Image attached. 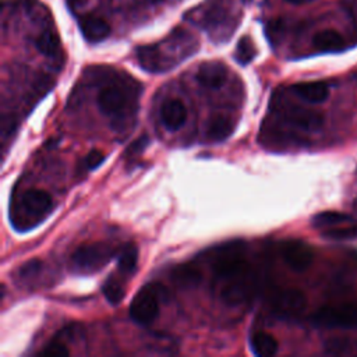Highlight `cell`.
<instances>
[{
    "label": "cell",
    "instance_id": "obj_1",
    "mask_svg": "<svg viewBox=\"0 0 357 357\" xmlns=\"http://www.w3.org/2000/svg\"><path fill=\"white\" fill-rule=\"evenodd\" d=\"M166 298V289L159 283L142 286L130 304V317L139 325L153 322L160 311V304Z\"/></svg>",
    "mask_w": 357,
    "mask_h": 357
},
{
    "label": "cell",
    "instance_id": "obj_2",
    "mask_svg": "<svg viewBox=\"0 0 357 357\" xmlns=\"http://www.w3.org/2000/svg\"><path fill=\"white\" fill-rule=\"evenodd\" d=\"M116 254V250L107 243H89L79 245L71 255L73 268L78 272L93 273L102 269Z\"/></svg>",
    "mask_w": 357,
    "mask_h": 357
},
{
    "label": "cell",
    "instance_id": "obj_3",
    "mask_svg": "<svg viewBox=\"0 0 357 357\" xmlns=\"http://www.w3.org/2000/svg\"><path fill=\"white\" fill-rule=\"evenodd\" d=\"M311 322L319 328L350 329L357 326V304L344 303L324 305L311 315Z\"/></svg>",
    "mask_w": 357,
    "mask_h": 357
},
{
    "label": "cell",
    "instance_id": "obj_4",
    "mask_svg": "<svg viewBox=\"0 0 357 357\" xmlns=\"http://www.w3.org/2000/svg\"><path fill=\"white\" fill-rule=\"evenodd\" d=\"M212 271L219 279L229 280V279L241 276L250 272L251 269L243 255L241 247L230 245V247H225L215 257L212 262Z\"/></svg>",
    "mask_w": 357,
    "mask_h": 357
},
{
    "label": "cell",
    "instance_id": "obj_5",
    "mask_svg": "<svg viewBox=\"0 0 357 357\" xmlns=\"http://www.w3.org/2000/svg\"><path fill=\"white\" fill-rule=\"evenodd\" d=\"M128 95L130 92L121 84H109L105 85L98 96L96 103L99 110L109 117H120L128 107Z\"/></svg>",
    "mask_w": 357,
    "mask_h": 357
},
{
    "label": "cell",
    "instance_id": "obj_6",
    "mask_svg": "<svg viewBox=\"0 0 357 357\" xmlns=\"http://www.w3.org/2000/svg\"><path fill=\"white\" fill-rule=\"evenodd\" d=\"M255 287L257 284L250 271L241 276L225 280L223 286L220 287V297L229 305H240L247 303L254 296Z\"/></svg>",
    "mask_w": 357,
    "mask_h": 357
},
{
    "label": "cell",
    "instance_id": "obj_7",
    "mask_svg": "<svg viewBox=\"0 0 357 357\" xmlns=\"http://www.w3.org/2000/svg\"><path fill=\"white\" fill-rule=\"evenodd\" d=\"M307 305L305 294L296 287L279 289L271 296V307L279 315H296Z\"/></svg>",
    "mask_w": 357,
    "mask_h": 357
},
{
    "label": "cell",
    "instance_id": "obj_8",
    "mask_svg": "<svg viewBox=\"0 0 357 357\" xmlns=\"http://www.w3.org/2000/svg\"><path fill=\"white\" fill-rule=\"evenodd\" d=\"M282 258L294 272H304L314 261L312 248L300 240H287L282 244Z\"/></svg>",
    "mask_w": 357,
    "mask_h": 357
},
{
    "label": "cell",
    "instance_id": "obj_9",
    "mask_svg": "<svg viewBox=\"0 0 357 357\" xmlns=\"http://www.w3.org/2000/svg\"><path fill=\"white\" fill-rule=\"evenodd\" d=\"M21 206L24 208L28 219L32 218V222L38 223L50 213L53 199L45 190H26L21 197Z\"/></svg>",
    "mask_w": 357,
    "mask_h": 357
},
{
    "label": "cell",
    "instance_id": "obj_10",
    "mask_svg": "<svg viewBox=\"0 0 357 357\" xmlns=\"http://www.w3.org/2000/svg\"><path fill=\"white\" fill-rule=\"evenodd\" d=\"M137 60L148 73H162L172 67L159 45H144L137 47Z\"/></svg>",
    "mask_w": 357,
    "mask_h": 357
},
{
    "label": "cell",
    "instance_id": "obj_11",
    "mask_svg": "<svg viewBox=\"0 0 357 357\" xmlns=\"http://www.w3.org/2000/svg\"><path fill=\"white\" fill-rule=\"evenodd\" d=\"M286 120L305 131H317L324 124V116L318 110L304 109L298 106H291L284 112Z\"/></svg>",
    "mask_w": 357,
    "mask_h": 357
},
{
    "label": "cell",
    "instance_id": "obj_12",
    "mask_svg": "<svg viewBox=\"0 0 357 357\" xmlns=\"http://www.w3.org/2000/svg\"><path fill=\"white\" fill-rule=\"evenodd\" d=\"M227 78V67L220 61H206L197 71V81L211 89L220 88Z\"/></svg>",
    "mask_w": 357,
    "mask_h": 357
},
{
    "label": "cell",
    "instance_id": "obj_13",
    "mask_svg": "<svg viewBox=\"0 0 357 357\" xmlns=\"http://www.w3.org/2000/svg\"><path fill=\"white\" fill-rule=\"evenodd\" d=\"M160 120L169 131L180 130L187 120V109L180 99H169L160 107Z\"/></svg>",
    "mask_w": 357,
    "mask_h": 357
},
{
    "label": "cell",
    "instance_id": "obj_14",
    "mask_svg": "<svg viewBox=\"0 0 357 357\" xmlns=\"http://www.w3.org/2000/svg\"><path fill=\"white\" fill-rule=\"evenodd\" d=\"M78 24H79V31L82 36L88 42L96 43L106 39L110 35V25L98 15H93V14L82 15Z\"/></svg>",
    "mask_w": 357,
    "mask_h": 357
},
{
    "label": "cell",
    "instance_id": "obj_15",
    "mask_svg": "<svg viewBox=\"0 0 357 357\" xmlns=\"http://www.w3.org/2000/svg\"><path fill=\"white\" fill-rule=\"evenodd\" d=\"M294 95L300 99L310 103L325 102L329 96V88L322 81H310V82H297L291 86Z\"/></svg>",
    "mask_w": 357,
    "mask_h": 357
},
{
    "label": "cell",
    "instance_id": "obj_16",
    "mask_svg": "<svg viewBox=\"0 0 357 357\" xmlns=\"http://www.w3.org/2000/svg\"><path fill=\"white\" fill-rule=\"evenodd\" d=\"M312 45L319 52H340L344 47V39L337 31L324 29L314 35Z\"/></svg>",
    "mask_w": 357,
    "mask_h": 357
},
{
    "label": "cell",
    "instance_id": "obj_17",
    "mask_svg": "<svg viewBox=\"0 0 357 357\" xmlns=\"http://www.w3.org/2000/svg\"><path fill=\"white\" fill-rule=\"evenodd\" d=\"M250 346L254 354L261 357H268V356H273L278 351L279 343L271 333L264 331H257L250 337Z\"/></svg>",
    "mask_w": 357,
    "mask_h": 357
},
{
    "label": "cell",
    "instance_id": "obj_18",
    "mask_svg": "<svg viewBox=\"0 0 357 357\" xmlns=\"http://www.w3.org/2000/svg\"><path fill=\"white\" fill-rule=\"evenodd\" d=\"M233 128H234V123L231 121V119L226 116H215L208 123L206 135L209 139L220 142L230 137V134L233 132Z\"/></svg>",
    "mask_w": 357,
    "mask_h": 357
},
{
    "label": "cell",
    "instance_id": "obj_19",
    "mask_svg": "<svg viewBox=\"0 0 357 357\" xmlns=\"http://www.w3.org/2000/svg\"><path fill=\"white\" fill-rule=\"evenodd\" d=\"M351 222H354L351 215L344 213V212H337V211L319 212L311 220L312 226L318 227V229H328V227H333V226H339V225H344V223H351Z\"/></svg>",
    "mask_w": 357,
    "mask_h": 357
},
{
    "label": "cell",
    "instance_id": "obj_20",
    "mask_svg": "<svg viewBox=\"0 0 357 357\" xmlns=\"http://www.w3.org/2000/svg\"><path fill=\"white\" fill-rule=\"evenodd\" d=\"M201 272L197 266L191 264H181L176 266L172 272V279L176 284L184 286V287H191L195 286L201 282Z\"/></svg>",
    "mask_w": 357,
    "mask_h": 357
},
{
    "label": "cell",
    "instance_id": "obj_21",
    "mask_svg": "<svg viewBox=\"0 0 357 357\" xmlns=\"http://www.w3.org/2000/svg\"><path fill=\"white\" fill-rule=\"evenodd\" d=\"M137 262H138V248H137V245L132 244V243H128V244L123 245V248L117 254V268H119V271L123 275L130 276L135 272Z\"/></svg>",
    "mask_w": 357,
    "mask_h": 357
},
{
    "label": "cell",
    "instance_id": "obj_22",
    "mask_svg": "<svg viewBox=\"0 0 357 357\" xmlns=\"http://www.w3.org/2000/svg\"><path fill=\"white\" fill-rule=\"evenodd\" d=\"M35 46L42 54L52 57V56H56L57 52L60 50V39L56 32L47 29L36 36Z\"/></svg>",
    "mask_w": 357,
    "mask_h": 357
},
{
    "label": "cell",
    "instance_id": "obj_23",
    "mask_svg": "<svg viewBox=\"0 0 357 357\" xmlns=\"http://www.w3.org/2000/svg\"><path fill=\"white\" fill-rule=\"evenodd\" d=\"M322 237L328 240L344 241V240H357V223L339 225L322 230Z\"/></svg>",
    "mask_w": 357,
    "mask_h": 357
},
{
    "label": "cell",
    "instance_id": "obj_24",
    "mask_svg": "<svg viewBox=\"0 0 357 357\" xmlns=\"http://www.w3.org/2000/svg\"><path fill=\"white\" fill-rule=\"evenodd\" d=\"M102 291L106 300L113 305H117L126 296L124 284L114 276H109L105 280V283L102 284Z\"/></svg>",
    "mask_w": 357,
    "mask_h": 357
},
{
    "label": "cell",
    "instance_id": "obj_25",
    "mask_svg": "<svg viewBox=\"0 0 357 357\" xmlns=\"http://www.w3.org/2000/svg\"><path fill=\"white\" fill-rule=\"evenodd\" d=\"M255 53L257 50L252 39L250 36H241L237 42L234 52V59L237 60V63L241 66H247L255 57Z\"/></svg>",
    "mask_w": 357,
    "mask_h": 357
},
{
    "label": "cell",
    "instance_id": "obj_26",
    "mask_svg": "<svg viewBox=\"0 0 357 357\" xmlns=\"http://www.w3.org/2000/svg\"><path fill=\"white\" fill-rule=\"evenodd\" d=\"M40 354H43V356H68L70 350L63 342H60L59 339H53L40 350Z\"/></svg>",
    "mask_w": 357,
    "mask_h": 357
},
{
    "label": "cell",
    "instance_id": "obj_27",
    "mask_svg": "<svg viewBox=\"0 0 357 357\" xmlns=\"http://www.w3.org/2000/svg\"><path fill=\"white\" fill-rule=\"evenodd\" d=\"M105 160V153L99 149H92L86 156H85V160H84V166L86 170H93L96 169L99 165H102Z\"/></svg>",
    "mask_w": 357,
    "mask_h": 357
},
{
    "label": "cell",
    "instance_id": "obj_28",
    "mask_svg": "<svg viewBox=\"0 0 357 357\" xmlns=\"http://www.w3.org/2000/svg\"><path fill=\"white\" fill-rule=\"evenodd\" d=\"M42 268V262L39 259H29L28 262H25L24 265L20 266V278H32L35 276Z\"/></svg>",
    "mask_w": 357,
    "mask_h": 357
},
{
    "label": "cell",
    "instance_id": "obj_29",
    "mask_svg": "<svg viewBox=\"0 0 357 357\" xmlns=\"http://www.w3.org/2000/svg\"><path fill=\"white\" fill-rule=\"evenodd\" d=\"M148 142H149V138L146 135H141L134 142H131V145L128 146V149L126 152V156H134V155L141 153L146 148Z\"/></svg>",
    "mask_w": 357,
    "mask_h": 357
},
{
    "label": "cell",
    "instance_id": "obj_30",
    "mask_svg": "<svg viewBox=\"0 0 357 357\" xmlns=\"http://www.w3.org/2000/svg\"><path fill=\"white\" fill-rule=\"evenodd\" d=\"M287 3H291V4H304V3H308L311 0H284Z\"/></svg>",
    "mask_w": 357,
    "mask_h": 357
},
{
    "label": "cell",
    "instance_id": "obj_31",
    "mask_svg": "<svg viewBox=\"0 0 357 357\" xmlns=\"http://www.w3.org/2000/svg\"><path fill=\"white\" fill-rule=\"evenodd\" d=\"M353 211L357 213V197H356L354 201H353Z\"/></svg>",
    "mask_w": 357,
    "mask_h": 357
}]
</instances>
